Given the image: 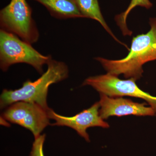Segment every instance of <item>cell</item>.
Listing matches in <instances>:
<instances>
[{
	"instance_id": "1",
	"label": "cell",
	"mask_w": 156,
	"mask_h": 156,
	"mask_svg": "<svg viewBox=\"0 0 156 156\" xmlns=\"http://www.w3.org/2000/svg\"><path fill=\"white\" fill-rule=\"evenodd\" d=\"M150 30L147 33L133 38L129 53L125 58L111 60L98 57L100 62L108 73L118 76L122 74L127 79L140 80L142 77L143 66L156 60V18L150 19Z\"/></svg>"
},
{
	"instance_id": "2",
	"label": "cell",
	"mask_w": 156,
	"mask_h": 156,
	"mask_svg": "<svg viewBox=\"0 0 156 156\" xmlns=\"http://www.w3.org/2000/svg\"><path fill=\"white\" fill-rule=\"evenodd\" d=\"M47 65V70L36 80H27L21 88L15 90L4 89L0 98L1 108H6L18 101H26L36 103L48 110L47 98L49 87L67 79L69 70L65 62L52 58Z\"/></svg>"
},
{
	"instance_id": "3",
	"label": "cell",
	"mask_w": 156,
	"mask_h": 156,
	"mask_svg": "<svg viewBox=\"0 0 156 156\" xmlns=\"http://www.w3.org/2000/svg\"><path fill=\"white\" fill-rule=\"evenodd\" d=\"M52 58L44 56L16 35L1 29L0 30V67L6 72L11 66L26 63L31 66L42 74L43 67Z\"/></svg>"
},
{
	"instance_id": "4",
	"label": "cell",
	"mask_w": 156,
	"mask_h": 156,
	"mask_svg": "<svg viewBox=\"0 0 156 156\" xmlns=\"http://www.w3.org/2000/svg\"><path fill=\"white\" fill-rule=\"evenodd\" d=\"M1 29L16 35L30 44L36 43L40 34L32 17V9L26 0H11L0 11Z\"/></svg>"
},
{
	"instance_id": "5",
	"label": "cell",
	"mask_w": 156,
	"mask_h": 156,
	"mask_svg": "<svg viewBox=\"0 0 156 156\" xmlns=\"http://www.w3.org/2000/svg\"><path fill=\"white\" fill-rule=\"evenodd\" d=\"M133 79L123 80L117 76L107 73L87 78L82 86H91L99 94H105L109 97L130 96L144 99L153 108L156 116V96L143 91Z\"/></svg>"
},
{
	"instance_id": "6",
	"label": "cell",
	"mask_w": 156,
	"mask_h": 156,
	"mask_svg": "<svg viewBox=\"0 0 156 156\" xmlns=\"http://www.w3.org/2000/svg\"><path fill=\"white\" fill-rule=\"evenodd\" d=\"M2 116L10 122L28 129L35 138L50 125L48 110L32 102L18 101L12 104L6 108Z\"/></svg>"
},
{
	"instance_id": "7",
	"label": "cell",
	"mask_w": 156,
	"mask_h": 156,
	"mask_svg": "<svg viewBox=\"0 0 156 156\" xmlns=\"http://www.w3.org/2000/svg\"><path fill=\"white\" fill-rule=\"evenodd\" d=\"M100 104L95 102L92 106L84 110L73 116H66L56 113L52 109L48 110L50 119L55 121L51 124L53 126H66L75 130L78 134L83 137L88 142L90 141L87 129L90 127H100L109 128V125L104 121L99 114Z\"/></svg>"
},
{
	"instance_id": "8",
	"label": "cell",
	"mask_w": 156,
	"mask_h": 156,
	"mask_svg": "<svg viewBox=\"0 0 156 156\" xmlns=\"http://www.w3.org/2000/svg\"><path fill=\"white\" fill-rule=\"evenodd\" d=\"M99 114L103 120L112 116L118 117L133 115L138 116H156L155 112L145 103L134 102L122 97H109L100 94Z\"/></svg>"
},
{
	"instance_id": "9",
	"label": "cell",
	"mask_w": 156,
	"mask_h": 156,
	"mask_svg": "<svg viewBox=\"0 0 156 156\" xmlns=\"http://www.w3.org/2000/svg\"><path fill=\"white\" fill-rule=\"evenodd\" d=\"M44 6L55 18L59 19L83 17L76 0H34Z\"/></svg>"
},
{
	"instance_id": "10",
	"label": "cell",
	"mask_w": 156,
	"mask_h": 156,
	"mask_svg": "<svg viewBox=\"0 0 156 156\" xmlns=\"http://www.w3.org/2000/svg\"><path fill=\"white\" fill-rule=\"evenodd\" d=\"M81 14L83 17L90 18L97 21L116 41L123 45L129 50L127 45L120 41L107 25L101 14L98 0H76Z\"/></svg>"
},
{
	"instance_id": "11",
	"label": "cell",
	"mask_w": 156,
	"mask_h": 156,
	"mask_svg": "<svg viewBox=\"0 0 156 156\" xmlns=\"http://www.w3.org/2000/svg\"><path fill=\"white\" fill-rule=\"evenodd\" d=\"M137 6L148 9L152 7L153 4L150 0H131L126 11L115 17L117 24L119 27L124 36H131L132 34V32L128 28L127 26V17L131 11Z\"/></svg>"
},
{
	"instance_id": "12",
	"label": "cell",
	"mask_w": 156,
	"mask_h": 156,
	"mask_svg": "<svg viewBox=\"0 0 156 156\" xmlns=\"http://www.w3.org/2000/svg\"><path fill=\"white\" fill-rule=\"evenodd\" d=\"M45 137L46 135L44 134L35 138L30 156H44L43 147Z\"/></svg>"
}]
</instances>
